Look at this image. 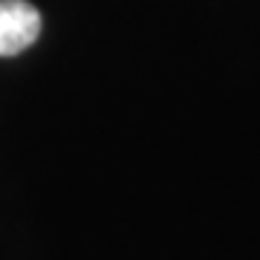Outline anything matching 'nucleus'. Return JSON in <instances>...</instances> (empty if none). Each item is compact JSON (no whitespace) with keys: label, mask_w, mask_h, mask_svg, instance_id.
Segmentation results:
<instances>
[{"label":"nucleus","mask_w":260,"mask_h":260,"mask_svg":"<svg viewBox=\"0 0 260 260\" xmlns=\"http://www.w3.org/2000/svg\"><path fill=\"white\" fill-rule=\"evenodd\" d=\"M41 35V12L29 0H0V58L20 55Z\"/></svg>","instance_id":"obj_1"}]
</instances>
